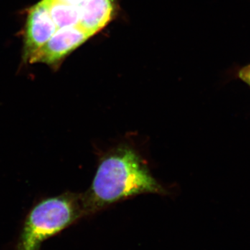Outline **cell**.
Instances as JSON below:
<instances>
[{"instance_id": "5", "label": "cell", "mask_w": 250, "mask_h": 250, "mask_svg": "<svg viewBox=\"0 0 250 250\" xmlns=\"http://www.w3.org/2000/svg\"><path fill=\"white\" fill-rule=\"evenodd\" d=\"M113 11V0H86L80 7L79 26L93 36L107 25Z\"/></svg>"}, {"instance_id": "6", "label": "cell", "mask_w": 250, "mask_h": 250, "mask_svg": "<svg viewBox=\"0 0 250 250\" xmlns=\"http://www.w3.org/2000/svg\"><path fill=\"white\" fill-rule=\"evenodd\" d=\"M49 7L51 16L57 29L79 25L80 8L58 0H49Z\"/></svg>"}, {"instance_id": "4", "label": "cell", "mask_w": 250, "mask_h": 250, "mask_svg": "<svg viewBox=\"0 0 250 250\" xmlns=\"http://www.w3.org/2000/svg\"><path fill=\"white\" fill-rule=\"evenodd\" d=\"M91 37L79 25L57 29L54 35L29 60V63L55 66Z\"/></svg>"}, {"instance_id": "8", "label": "cell", "mask_w": 250, "mask_h": 250, "mask_svg": "<svg viewBox=\"0 0 250 250\" xmlns=\"http://www.w3.org/2000/svg\"><path fill=\"white\" fill-rule=\"evenodd\" d=\"M58 1L65 3L67 4L71 5V6H75V7L80 8L86 0H58Z\"/></svg>"}, {"instance_id": "3", "label": "cell", "mask_w": 250, "mask_h": 250, "mask_svg": "<svg viewBox=\"0 0 250 250\" xmlns=\"http://www.w3.org/2000/svg\"><path fill=\"white\" fill-rule=\"evenodd\" d=\"M49 1L41 0L29 10L23 47L24 62H29L57 30L49 12Z\"/></svg>"}, {"instance_id": "1", "label": "cell", "mask_w": 250, "mask_h": 250, "mask_svg": "<svg viewBox=\"0 0 250 250\" xmlns=\"http://www.w3.org/2000/svg\"><path fill=\"white\" fill-rule=\"evenodd\" d=\"M166 195L138 151L121 145L100 159L89 188L82 193L87 215L143 194Z\"/></svg>"}, {"instance_id": "2", "label": "cell", "mask_w": 250, "mask_h": 250, "mask_svg": "<svg viewBox=\"0 0 250 250\" xmlns=\"http://www.w3.org/2000/svg\"><path fill=\"white\" fill-rule=\"evenodd\" d=\"M86 215L82 193L67 191L41 199L24 219L16 250H41L43 243Z\"/></svg>"}, {"instance_id": "7", "label": "cell", "mask_w": 250, "mask_h": 250, "mask_svg": "<svg viewBox=\"0 0 250 250\" xmlns=\"http://www.w3.org/2000/svg\"><path fill=\"white\" fill-rule=\"evenodd\" d=\"M236 77L250 88V62L239 67L236 72Z\"/></svg>"}]
</instances>
